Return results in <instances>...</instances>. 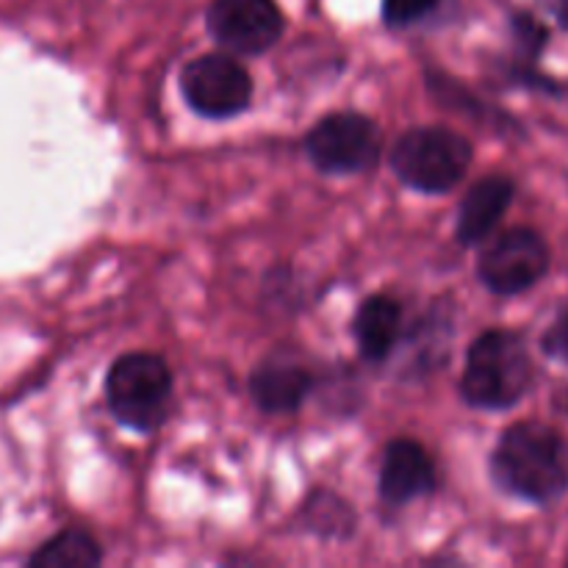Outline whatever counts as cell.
Masks as SVG:
<instances>
[{
  "label": "cell",
  "mask_w": 568,
  "mask_h": 568,
  "mask_svg": "<svg viewBox=\"0 0 568 568\" xmlns=\"http://www.w3.org/2000/svg\"><path fill=\"white\" fill-rule=\"evenodd\" d=\"M488 466L497 488L519 503L552 508L568 494V442L547 422L510 425L499 436Z\"/></svg>",
  "instance_id": "cell-1"
},
{
  "label": "cell",
  "mask_w": 568,
  "mask_h": 568,
  "mask_svg": "<svg viewBox=\"0 0 568 568\" xmlns=\"http://www.w3.org/2000/svg\"><path fill=\"white\" fill-rule=\"evenodd\" d=\"M536 383L530 349L514 331H486L471 342L460 397L477 410H510Z\"/></svg>",
  "instance_id": "cell-2"
},
{
  "label": "cell",
  "mask_w": 568,
  "mask_h": 568,
  "mask_svg": "<svg viewBox=\"0 0 568 568\" xmlns=\"http://www.w3.org/2000/svg\"><path fill=\"white\" fill-rule=\"evenodd\" d=\"M475 150L449 128L427 125L403 133L392 150V170L405 186L425 194H444L464 181Z\"/></svg>",
  "instance_id": "cell-3"
},
{
  "label": "cell",
  "mask_w": 568,
  "mask_h": 568,
  "mask_svg": "<svg viewBox=\"0 0 568 568\" xmlns=\"http://www.w3.org/2000/svg\"><path fill=\"white\" fill-rule=\"evenodd\" d=\"M105 399L122 425L153 433L166 419L172 399V372L153 353H128L109 369Z\"/></svg>",
  "instance_id": "cell-4"
},
{
  "label": "cell",
  "mask_w": 568,
  "mask_h": 568,
  "mask_svg": "<svg viewBox=\"0 0 568 568\" xmlns=\"http://www.w3.org/2000/svg\"><path fill=\"white\" fill-rule=\"evenodd\" d=\"M552 250L536 227L516 225L486 244L477 261V277L497 297H516L547 277Z\"/></svg>",
  "instance_id": "cell-5"
},
{
  "label": "cell",
  "mask_w": 568,
  "mask_h": 568,
  "mask_svg": "<svg viewBox=\"0 0 568 568\" xmlns=\"http://www.w3.org/2000/svg\"><path fill=\"white\" fill-rule=\"evenodd\" d=\"M381 148L383 139L375 122L353 111L322 116L305 136V155L311 164L333 175L372 170L381 159Z\"/></svg>",
  "instance_id": "cell-6"
},
{
  "label": "cell",
  "mask_w": 568,
  "mask_h": 568,
  "mask_svg": "<svg viewBox=\"0 0 568 568\" xmlns=\"http://www.w3.org/2000/svg\"><path fill=\"white\" fill-rule=\"evenodd\" d=\"M181 92L197 114L209 120H225L247 109L253 98V81L236 59L209 53L183 67Z\"/></svg>",
  "instance_id": "cell-7"
},
{
  "label": "cell",
  "mask_w": 568,
  "mask_h": 568,
  "mask_svg": "<svg viewBox=\"0 0 568 568\" xmlns=\"http://www.w3.org/2000/svg\"><path fill=\"white\" fill-rule=\"evenodd\" d=\"M205 26L216 44L239 55L270 50L283 33V14L275 0H214Z\"/></svg>",
  "instance_id": "cell-8"
},
{
  "label": "cell",
  "mask_w": 568,
  "mask_h": 568,
  "mask_svg": "<svg viewBox=\"0 0 568 568\" xmlns=\"http://www.w3.org/2000/svg\"><path fill=\"white\" fill-rule=\"evenodd\" d=\"M436 491V466L419 442L397 438L386 447L381 466V497L388 505H408Z\"/></svg>",
  "instance_id": "cell-9"
},
{
  "label": "cell",
  "mask_w": 568,
  "mask_h": 568,
  "mask_svg": "<svg viewBox=\"0 0 568 568\" xmlns=\"http://www.w3.org/2000/svg\"><path fill=\"white\" fill-rule=\"evenodd\" d=\"M516 197V183L508 175H486L466 192L458 211V242L471 247L491 236L494 227L508 214L510 203Z\"/></svg>",
  "instance_id": "cell-10"
},
{
  "label": "cell",
  "mask_w": 568,
  "mask_h": 568,
  "mask_svg": "<svg viewBox=\"0 0 568 568\" xmlns=\"http://www.w3.org/2000/svg\"><path fill=\"white\" fill-rule=\"evenodd\" d=\"M314 377L305 366L292 364V361L272 358L264 361L250 377V394L255 405L266 414H292L308 397Z\"/></svg>",
  "instance_id": "cell-11"
},
{
  "label": "cell",
  "mask_w": 568,
  "mask_h": 568,
  "mask_svg": "<svg viewBox=\"0 0 568 568\" xmlns=\"http://www.w3.org/2000/svg\"><path fill=\"white\" fill-rule=\"evenodd\" d=\"M399 331H403V308L397 300L386 294L364 300L353 322L355 342H358L361 355L369 361H383L397 344Z\"/></svg>",
  "instance_id": "cell-12"
},
{
  "label": "cell",
  "mask_w": 568,
  "mask_h": 568,
  "mask_svg": "<svg viewBox=\"0 0 568 568\" xmlns=\"http://www.w3.org/2000/svg\"><path fill=\"white\" fill-rule=\"evenodd\" d=\"M100 560H103V555H100L98 541H94L87 530L70 527V530L50 538L48 544H42V547L28 558V566L31 568H94L100 566Z\"/></svg>",
  "instance_id": "cell-13"
},
{
  "label": "cell",
  "mask_w": 568,
  "mask_h": 568,
  "mask_svg": "<svg viewBox=\"0 0 568 568\" xmlns=\"http://www.w3.org/2000/svg\"><path fill=\"white\" fill-rule=\"evenodd\" d=\"M305 525H308V530L320 532V536L344 538L347 532H353L355 514L353 508H347L344 499L333 497V494H316L305 503Z\"/></svg>",
  "instance_id": "cell-14"
},
{
  "label": "cell",
  "mask_w": 568,
  "mask_h": 568,
  "mask_svg": "<svg viewBox=\"0 0 568 568\" xmlns=\"http://www.w3.org/2000/svg\"><path fill=\"white\" fill-rule=\"evenodd\" d=\"M510 37H514L519 59L525 61L527 70H532V64L541 59L544 48L549 44V28L538 17L527 14V11H516L510 17Z\"/></svg>",
  "instance_id": "cell-15"
},
{
  "label": "cell",
  "mask_w": 568,
  "mask_h": 568,
  "mask_svg": "<svg viewBox=\"0 0 568 568\" xmlns=\"http://www.w3.org/2000/svg\"><path fill=\"white\" fill-rule=\"evenodd\" d=\"M541 349L547 358L568 366V303L555 314V320L549 322L547 331H544Z\"/></svg>",
  "instance_id": "cell-16"
},
{
  "label": "cell",
  "mask_w": 568,
  "mask_h": 568,
  "mask_svg": "<svg viewBox=\"0 0 568 568\" xmlns=\"http://www.w3.org/2000/svg\"><path fill=\"white\" fill-rule=\"evenodd\" d=\"M438 0H383V20L388 26H410L436 9Z\"/></svg>",
  "instance_id": "cell-17"
},
{
  "label": "cell",
  "mask_w": 568,
  "mask_h": 568,
  "mask_svg": "<svg viewBox=\"0 0 568 568\" xmlns=\"http://www.w3.org/2000/svg\"><path fill=\"white\" fill-rule=\"evenodd\" d=\"M538 6H541L564 31H568V0H538Z\"/></svg>",
  "instance_id": "cell-18"
},
{
  "label": "cell",
  "mask_w": 568,
  "mask_h": 568,
  "mask_svg": "<svg viewBox=\"0 0 568 568\" xmlns=\"http://www.w3.org/2000/svg\"><path fill=\"white\" fill-rule=\"evenodd\" d=\"M566 566H568V555H566Z\"/></svg>",
  "instance_id": "cell-19"
}]
</instances>
